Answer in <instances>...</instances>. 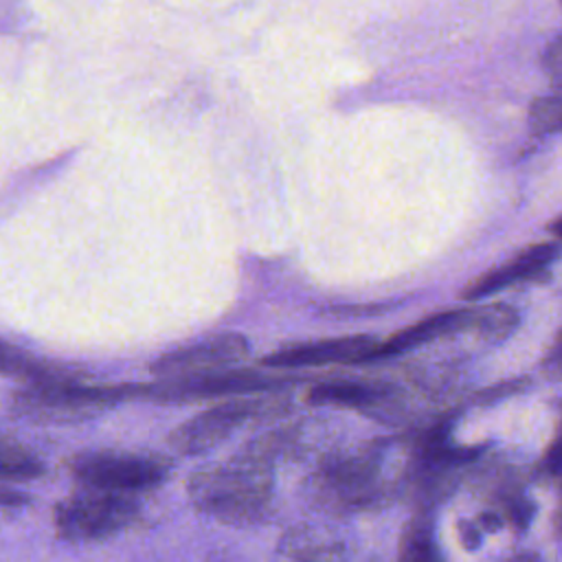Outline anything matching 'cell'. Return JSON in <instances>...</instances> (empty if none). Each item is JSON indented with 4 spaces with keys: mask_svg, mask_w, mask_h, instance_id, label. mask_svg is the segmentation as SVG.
I'll list each match as a JSON object with an SVG mask.
<instances>
[{
    "mask_svg": "<svg viewBox=\"0 0 562 562\" xmlns=\"http://www.w3.org/2000/svg\"><path fill=\"white\" fill-rule=\"evenodd\" d=\"M171 470V461L149 452L92 450L70 459L72 476L92 490L134 494L160 485Z\"/></svg>",
    "mask_w": 562,
    "mask_h": 562,
    "instance_id": "277c9868",
    "label": "cell"
},
{
    "mask_svg": "<svg viewBox=\"0 0 562 562\" xmlns=\"http://www.w3.org/2000/svg\"><path fill=\"white\" fill-rule=\"evenodd\" d=\"M542 470L553 476V479H560L562 481V422L558 426V432L551 441V446L547 448L544 457H542Z\"/></svg>",
    "mask_w": 562,
    "mask_h": 562,
    "instance_id": "ffe728a7",
    "label": "cell"
},
{
    "mask_svg": "<svg viewBox=\"0 0 562 562\" xmlns=\"http://www.w3.org/2000/svg\"><path fill=\"white\" fill-rule=\"evenodd\" d=\"M540 369L549 380L562 382V329L555 334L551 347L547 349V353L540 362Z\"/></svg>",
    "mask_w": 562,
    "mask_h": 562,
    "instance_id": "d6986e66",
    "label": "cell"
},
{
    "mask_svg": "<svg viewBox=\"0 0 562 562\" xmlns=\"http://www.w3.org/2000/svg\"><path fill=\"white\" fill-rule=\"evenodd\" d=\"M397 562H443L432 536V522L426 514L415 516L402 531Z\"/></svg>",
    "mask_w": 562,
    "mask_h": 562,
    "instance_id": "9a60e30c",
    "label": "cell"
},
{
    "mask_svg": "<svg viewBox=\"0 0 562 562\" xmlns=\"http://www.w3.org/2000/svg\"><path fill=\"white\" fill-rule=\"evenodd\" d=\"M518 312L507 303H490L476 307L474 336L483 342L496 345L518 327Z\"/></svg>",
    "mask_w": 562,
    "mask_h": 562,
    "instance_id": "2e32d148",
    "label": "cell"
},
{
    "mask_svg": "<svg viewBox=\"0 0 562 562\" xmlns=\"http://www.w3.org/2000/svg\"><path fill=\"white\" fill-rule=\"evenodd\" d=\"M527 386H529V378H512V380H505V382H498V384L485 389L479 395V400L481 402H496V400L509 397V395H514V393H518V391H522Z\"/></svg>",
    "mask_w": 562,
    "mask_h": 562,
    "instance_id": "44dd1931",
    "label": "cell"
},
{
    "mask_svg": "<svg viewBox=\"0 0 562 562\" xmlns=\"http://www.w3.org/2000/svg\"><path fill=\"white\" fill-rule=\"evenodd\" d=\"M505 509H507V518H509L516 527H527V522H529L531 516H533V505H531L527 498H522V496L507 501Z\"/></svg>",
    "mask_w": 562,
    "mask_h": 562,
    "instance_id": "603a6c76",
    "label": "cell"
},
{
    "mask_svg": "<svg viewBox=\"0 0 562 562\" xmlns=\"http://www.w3.org/2000/svg\"><path fill=\"white\" fill-rule=\"evenodd\" d=\"M296 382L294 378L266 375L259 371L222 369L193 378H173L158 384H147V397L171 402V400H200L217 395H248L255 391H272L283 384Z\"/></svg>",
    "mask_w": 562,
    "mask_h": 562,
    "instance_id": "52a82bcc",
    "label": "cell"
},
{
    "mask_svg": "<svg viewBox=\"0 0 562 562\" xmlns=\"http://www.w3.org/2000/svg\"><path fill=\"white\" fill-rule=\"evenodd\" d=\"M540 64H542L544 72L562 79V33L547 44Z\"/></svg>",
    "mask_w": 562,
    "mask_h": 562,
    "instance_id": "7402d4cb",
    "label": "cell"
},
{
    "mask_svg": "<svg viewBox=\"0 0 562 562\" xmlns=\"http://www.w3.org/2000/svg\"><path fill=\"white\" fill-rule=\"evenodd\" d=\"M285 411L288 402L281 397H235L180 424L169 435V446L180 454H200L222 443L248 422L272 419Z\"/></svg>",
    "mask_w": 562,
    "mask_h": 562,
    "instance_id": "8992f818",
    "label": "cell"
},
{
    "mask_svg": "<svg viewBox=\"0 0 562 562\" xmlns=\"http://www.w3.org/2000/svg\"><path fill=\"white\" fill-rule=\"evenodd\" d=\"M549 231H551L558 239H562V215L555 217V220L549 224Z\"/></svg>",
    "mask_w": 562,
    "mask_h": 562,
    "instance_id": "484cf974",
    "label": "cell"
},
{
    "mask_svg": "<svg viewBox=\"0 0 562 562\" xmlns=\"http://www.w3.org/2000/svg\"><path fill=\"white\" fill-rule=\"evenodd\" d=\"M2 373L24 380L26 386H44V384H61V382L81 380V373H77L64 364L35 358L18 347H11L9 342L2 345Z\"/></svg>",
    "mask_w": 562,
    "mask_h": 562,
    "instance_id": "5bb4252c",
    "label": "cell"
},
{
    "mask_svg": "<svg viewBox=\"0 0 562 562\" xmlns=\"http://www.w3.org/2000/svg\"><path fill=\"white\" fill-rule=\"evenodd\" d=\"M474 327H476V307L439 312V314L426 316V318L400 329L386 342L378 345L364 362L384 360V358L411 351L415 347H422V345H428V342H435V340H441V338L457 336L461 331L474 334Z\"/></svg>",
    "mask_w": 562,
    "mask_h": 562,
    "instance_id": "7c38bea8",
    "label": "cell"
},
{
    "mask_svg": "<svg viewBox=\"0 0 562 562\" xmlns=\"http://www.w3.org/2000/svg\"><path fill=\"white\" fill-rule=\"evenodd\" d=\"M24 503H26V496H24V494H18V492H13V490H9V487L2 490V507H4V509H9V507H20V505H24Z\"/></svg>",
    "mask_w": 562,
    "mask_h": 562,
    "instance_id": "cb8c5ba5",
    "label": "cell"
},
{
    "mask_svg": "<svg viewBox=\"0 0 562 562\" xmlns=\"http://www.w3.org/2000/svg\"><path fill=\"white\" fill-rule=\"evenodd\" d=\"M310 404H329L353 408L375 419H400L402 393L395 384L373 382V380H331L314 384L307 391Z\"/></svg>",
    "mask_w": 562,
    "mask_h": 562,
    "instance_id": "9c48e42d",
    "label": "cell"
},
{
    "mask_svg": "<svg viewBox=\"0 0 562 562\" xmlns=\"http://www.w3.org/2000/svg\"><path fill=\"white\" fill-rule=\"evenodd\" d=\"M386 443L325 459L307 481V498L327 514H353L384 503L400 485L389 479Z\"/></svg>",
    "mask_w": 562,
    "mask_h": 562,
    "instance_id": "7a4b0ae2",
    "label": "cell"
},
{
    "mask_svg": "<svg viewBox=\"0 0 562 562\" xmlns=\"http://www.w3.org/2000/svg\"><path fill=\"white\" fill-rule=\"evenodd\" d=\"M351 538L331 522L292 525L277 542L272 562H349Z\"/></svg>",
    "mask_w": 562,
    "mask_h": 562,
    "instance_id": "8fae6325",
    "label": "cell"
},
{
    "mask_svg": "<svg viewBox=\"0 0 562 562\" xmlns=\"http://www.w3.org/2000/svg\"><path fill=\"white\" fill-rule=\"evenodd\" d=\"M380 342L373 336H345L325 338L314 342L290 345L261 358V367L268 369H303L323 364H364Z\"/></svg>",
    "mask_w": 562,
    "mask_h": 562,
    "instance_id": "30bf717a",
    "label": "cell"
},
{
    "mask_svg": "<svg viewBox=\"0 0 562 562\" xmlns=\"http://www.w3.org/2000/svg\"><path fill=\"white\" fill-rule=\"evenodd\" d=\"M44 472L42 461L22 443L2 437V476L4 481H31Z\"/></svg>",
    "mask_w": 562,
    "mask_h": 562,
    "instance_id": "ac0fdd59",
    "label": "cell"
},
{
    "mask_svg": "<svg viewBox=\"0 0 562 562\" xmlns=\"http://www.w3.org/2000/svg\"><path fill=\"white\" fill-rule=\"evenodd\" d=\"M274 465L241 448L231 461L198 470L187 494L206 516L226 525H255L272 509Z\"/></svg>",
    "mask_w": 562,
    "mask_h": 562,
    "instance_id": "6da1fadb",
    "label": "cell"
},
{
    "mask_svg": "<svg viewBox=\"0 0 562 562\" xmlns=\"http://www.w3.org/2000/svg\"><path fill=\"white\" fill-rule=\"evenodd\" d=\"M461 533H463L465 547L474 549L479 544V529L474 525H461Z\"/></svg>",
    "mask_w": 562,
    "mask_h": 562,
    "instance_id": "d4e9b609",
    "label": "cell"
},
{
    "mask_svg": "<svg viewBox=\"0 0 562 562\" xmlns=\"http://www.w3.org/2000/svg\"><path fill=\"white\" fill-rule=\"evenodd\" d=\"M529 130L536 136H549L562 132V81L549 92L533 99L529 108Z\"/></svg>",
    "mask_w": 562,
    "mask_h": 562,
    "instance_id": "e0dca14e",
    "label": "cell"
},
{
    "mask_svg": "<svg viewBox=\"0 0 562 562\" xmlns=\"http://www.w3.org/2000/svg\"><path fill=\"white\" fill-rule=\"evenodd\" d=\"M560 257V246L553 241L547 244H533L520 250L516 257L505 261L503 266L487 270L485 274L476 277L465 290L463 299L474 301V299H485L492 296L518 281H529L542 277L549 266Z\"/></svg>",
    "mask_w": 562,
    "mask_h": 562,
    "instance_id": "4fadbf2b",
    "label": "cell"
},
{
    "mask_svg": "<svg viewBox=\"0 0 562 562\" xmlns=\"http://www.w3.org/2000/svg\"><path fill=\"white\" fill-rule=\"evenodd\" d=\"M147 397V384L97 386L83 380L24 386L11 395V413L31 424H70L99 415L123 400Z\"/></svg>",
    "mask_w": 562,
    "mask_h": 562,
    "instance_id": "3957f363",
    "label": "cell"
},
{
    "mask_svg": "<svg viewBox=\"0 0 562 562\" xmlns=\"http://www.w3.org/2000/svg\"><path fill=\"white\" fill-rule=\"evenodd\" d=\"M248 353V340L239 334H220L184 347L171 349L151 362V373L173 378H193L213 371H222L228 364L239 362Z\"/></svg>",
    "mask_w": 562,
    "mask_h": 562,
    "instance_id": "ba28073f",
    "label": "cell"
},
{
    "mask_svg": "<svg viewBox=\"0 0 562 562\" xmlns=\"http://www.w3.org/2000/svg\"><path fill=\"white\" fill-rule=\"evenodd\" d=\"M138 516V503L132 494L86 487L55 507V529L70 542H90L114 536Z\"/></svg>",
    "mask_w": 562,
    "mask_h": 562,
    "instance_id": "5b68a950",
    "label": "cell"
}]
</instances>
